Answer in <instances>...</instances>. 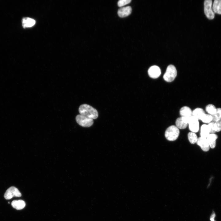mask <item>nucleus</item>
Masks as SVG:
<instances>
[{"mask_svg":"<svg viewBox=\"0 0 221 221\" xmlns=\"http://www.w3.org/2000/svg\"><path fill=\"white\" fill-rule=\"evenodd\" d=\"M79 111L80 114L92 119H96L98 116L97 110L87 104L81 105L79 107Z\"/></svg>","mask_w":221,"mask_h":221,"instance_id":"1","label":"nucleus"},{"mask_svg":"<svg viewBox=\"0 0 221 221\" xmlns=\"http://www.w3.org/2000/svg\"><path fill=\"white\" fill-rule=\"evenodd\" d=\"M180 134L179 129L176 126L172 125L168 127L165 132V136L169 141H174L178 138Z\"/></svg>","mask_w":221,"mask_h":221,"instance_id":"2","label":"nucleus"},{"mask_svg":"<svg viewBox=\"0 0 221 221\" xmlns=\"http://www.w3.org/2000/svg\"><path fill=\"white\" fill-rule=\"evenodd\" d=\"M177 74V70L175 67L173 65L170 64L167 67L163 75V79L167 82H171L174 80Z\"/></svg>","mask_w":221,"mask_h":221,"instance_id":"3","label":"nucleus"},{"mask_svg":"<svg viewBox=\"0 0 221 221\" xmlns=\"http://www.w3.org/2000/svg\"><path fill=\"white\" fill-rule=\"evenodd\" d=\"M76 119L79 125L83 127H89L93 123V119L80 114L76 116Z\"/></svg>","mask_w":221,"mask_h":221,"instance_id":"4","label":"nucleus"},{"mask_svg":"<svg viewBox=\"0 0 221 221\" xmlns=\"http://www.w3.org/2000/svg\"><path fill=\"white\" fill-rule=\"evenodd\" d=\"M212 1L206 0L204 2V12L207 17L209 19H213L215 17L214 13L212 8Z\"/></svg>","mask_w":221,"mask_h":221,"instance_id":"5","label":"nucleus"},{"mask_svg":"<svg viewBox=\"0 0 221 221\" xmlns=\"http://www.w3.org/2000/svg\"><path fill=\"white\" fill-rule=\"evenodd\" d=\"M21 196V193L17 188L14 187L12 186L6 190L4 195V197L6 200H9L14 196L20 197Z\"/></svg>","mask_w":221,"mask_h":221,"instance_id":"6","label":"nucleus"},{"mask_svg":"<svg viewBox=\"0 0 221 221\" xmlns=\"http://www.w3.org/2000/svg\"><path fill=\"white\" fill-rule=\"evenodd\" d=\"M189 128L191 132L194 133L197 132L199 129V120L193 116L189 118L188 122Z\"/></svg>","mask_w":221,"mask_h":221,"instance_id":"7","label":"nucleus"},{"mask_svg":"<svg viewBox=\"0 0 221 221\" xmlns=\"http://www.w3.org/2000/svg\"><path fill=\"white\" fill-rule=\"evenodd\" d=\"M149 76L151 78L156 79L158 78L161 74V70L160 68L156 65L150 67L148 71Z\"/></svg>","mask_w":221,"mask_h":221,"instance_id":"8","label":"nucleus"},{"mask_svg":"<svg viewBox=\"0 0 221 221\" xmlns=\"http://www.w3.org/2000/svg\"><path fill=\"white\" fill-rule=\"evenodd\" d=\"M197 144L204 152H207L210 149V146L206 138L200 137L198 138Z\"/></svg>","mask_w":221,"mask_h":221,"instance_id":"9","label":"nucleus"},{"mask_svg":"<svg viewBox=\"0 0 221 221\" xmlns=\"http://www.w3.org/2000/svg\"><path fill=\"white\" fill-rule=\"evenodd\" d=\"M131 7L127 6L121 7L119 9L118 11V14L120 17H125L131 14Z\"/></svg>","mask_w":221,"mask_h":221,"instance_id":"10","label":"nucleus"},{"mask_svg":"<svg viewBox=\"0 0 221 221\" xmlns=\"http://www.w3.org/2000/svg\"><path fill=\"white\" fill-rule=\"evenodd\" d=\"M175 123L176 127L180 129L186 128L188 125L185 118L182 117L178 118L176 121Z\"/></svg>","mask_w":221,"mask_h":221,"instance_id":"11","label":"nucleus"},{"mask_svg":"<svg viewBox=\"0 0 221 221\" xmlns=\"http://www.w3.org/2000/svg\"><path fill=\"white\" fill-rule=\"evenodd\" d=\"M218 138V136L215 134H210L207 139L210 148H214L216 146V140Z\"/></svg>","mask_w":221,"mask_h":221,"instance_id":"12","label":"nucleus"},{"mask_svg":"<svg viewBox=\"0 0 221 221\" xmlns=\"http://www.w3.org/2000/svg\"><path fill=\"white\" fill-rule=\"evenodd\" d=\"M192 111L189 107L184 106L180 109V114L181 117H190L192 116Z\"/></svg>","mask_w":221,"mask_h":221,"instance_id":"13","label":"nucleus"},{"mask_svg":"<svg viewBox=\"0 0 221 221\" xmlns=\"http://www.w3.org/2000/svg\"><path fill=\"white\" fill-rule=\"evenodd\" d=\"M35 23L36 21L34 19L28 17L23 18L22 20V25L24 28L31 27Z\"/></svg>","mask_w":221,"mask_h":221,"instance_id":"14","label":"nucleus"},{"mask_svg":"<svg viewBox=\"0 0 221 221\" xmlns=\"http://www.w3.org/2000/svg\"><path fill=\"white\" fill-rule=\"evenodd\" d=\"M11 205L14 208L19 210L22 209L25 207V203L22 200H14L12 202Z\"/></svg>","mask_w":221,"mask_h":221,"instance_id":"15","label":"nucleus"},{"mask_svg":"<svg viewBox=\"0 0 221 221\" xmlns=\"http://www.w3.org/2000/svg\"><path fill=\"white\" fill-rule=\"evenodd\" d=\"M205 113L204 110L200 108H197L195 109L192 112V116H194L199 120H200L201 118Z\"/></svg>","mask_w":221,"mask_h":221,"instance_id":"16","label":"nucleus"},{"mask_svg":"<svg viewBox=\"0 0 221 221\" xmlns=\"http://www.w3.org/2000/svg\"><path fill=\"white\" fill-rule=\"evenodd\" d=\"M212 9L214 13L221 14V0H215L214 1Z\"/></svg>","mask_w":221,"mask_h":221,"instance_id":"17","label":"nucleus"},{"mask_svg":"<svg viewBox=\"0 0 221 221\" xmlns=\"http://www.w3.org/2000/svg\"><path fill=\"white\" fill-rule=\"evenodd\" d=\"M210 134V131L207 125H202L200 128V137L207 138Z\"/></svg>","mask_w":221,"mask_h":221,"instance_id":"18","label":"nucleus"},{"mask_svg":"<svg viewBox=\"0 0 221 221\" xmlns=\"http://www.w3.org/2000/svg\"><path fill=\"white\" fill-rule=\"evenodd\" d=\"M217 108L213 104H209L205 107V110L207 114L212 115L214 114L216 111Z\"/></svg>","mask_w":221,"mask_h":221,"instance_id":"19","label":"nucleus"},{"mask_svg":"<svg viewBox=\"0 0 221 221\" xmlns=\"http://www.w3.org/2000/svg\"><path fill=\"white\" fill-rule=\"evenodd\" d=\"M188 140L191 144H194L197 142L198 138L196 134L191 132L188 134Z\"/></svg>","mask_w":221,"mask_h":221,"instance_id":"20","label":"nucleus"},{"mask_svg":"<svg viewBox=\"0 0 221 221\" xmlns=\"http://www.w3.org/2000/svg\"><path fill=\"white\" fill-rule=\"evenodd\" d=\"M212 116L208 114L205 113L201 118L200 120L204 123H209L212 121Z\"/></svg>","mask_w":221,"mask_h":221,"instance_id":"21","label":"nucleus"},{"mask_svg":"<svg viewBox=\"0 0 221 221\" xmlns=\"http://www.w3.org/2000/svg\"><path fill=\"white\" fill-rule=\"evenodd\" d=\"M211 116L213 118L212 122H215L221 119V108H217L215 113Z\"/></svg>","mask_w":221,"mask_h":221,"instance_id":"22","label":"nucleus"},{"mask_svg":"<svg viewBox=\"0 0 221 221\" xmlns=\"http://www.w3.org/2000/svg\"><path fill=\"white\" fill-rule=\"evenodd\" d=\"M214 128L216 132L221 131V119L214 122Z\"/></svg>","mask_w":221,"mask_h":221,"instance_id":"23","label":"nucleus"},{"mask_svg":"<svg viewBox=\"0 0 221 221\" xmlns=\"http://www.w3.org/2000/svg\"><path fill=\"white\" fill-rule=\"evenodd\" d=\"M207 125L209 130L210 134H215L216 131L214 128V122H211Z\"/></svg>","mask_w":221,"mask_h":221,"instance_id":"24","label":"nucleus"},{"mask_svg":"<svg viewBox=\"0 0 221 221\" xmlns=\"http://www.w3.org/2000/svg\"><path fill=\"white\" fill-rule=\"evenodd\" d=\"M131 1V0H120L118 2V5L119 7H122L129 3Z\"/></svg>","mask_w":221,"mask_h":221,"instance_id":"25","label":"nucleus"},{"mask_svg":"<svg viewBox=\"0 0 221 221\" xmlns=\"http://www.w3.org/2000/svg\"><path fill=\"white\" fill-rule=\"evenodd\" d=\"M216 217V214L214 210H213L211 213V214L209 220L210 221H216L215 220Z\"/></svg>","mask_w":221,"mask_h":221,"instance_id":"26","label":"nucleus"},{"mask_svg":"<svg viewBox=\"0 0 221 221\" xmlns=\"http://www.w3.org/2000/svg\"><path fill=\"white\" fill-rule=\"evenodd\" d=\"M8 203H9H9H10V202H8Z\"/></svg>","mask_w":221,"mask_h":221,"instance_id":"27","label":"nucleus"}]
</instances>
